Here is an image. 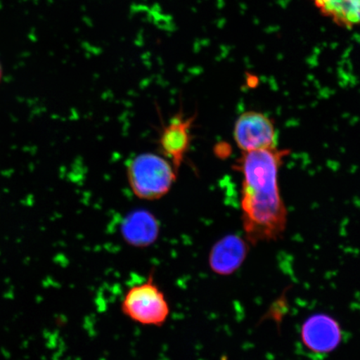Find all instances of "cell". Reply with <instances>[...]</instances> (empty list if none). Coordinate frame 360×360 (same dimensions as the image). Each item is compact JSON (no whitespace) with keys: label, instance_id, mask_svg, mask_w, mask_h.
Masks as SVG:
<instances>
[{"label":"cell","instance_id":"cell-1","mask_svg":"<svg viewBox=\"0 0 360 360\" xmlns=\"http://www.w3.org/2000/svg\"><path fill=\"white\" fill-rule=\"evenodd\" d=\"M289 150L268 148L243 152L235 168L242 174L243 229L250 245L280 240L285 232L288 211L278 173Z\"/></svg>","mask_w":360,"mask_h":360},{"label":"cell","instance_id":"cell-2","mask_svg":"<svg viewBox=\"0 0 360 360\" xmlns=\"http://www.w3.org/2000/svg\"><path fill=\"white\" fill-rule=\"evenodd\" d=\"M177 172L164 157L150 153L135 156L127 166L129 183L134 195L146 200L165 196L173 186Z\"/></svg>","mask_w":360,"mask_h":360},{"label":"cell","instance_id":"cell-3","mask_svg":"<svg viewBox=\"0 0 360 360\" xmlns=\"http://www.w3.org/2000/svg\"><path fill=\"white\" fill-rule=\"evenodd\" d=\"M126 316L143 326L160 327L167 321L170 309L153 274L146 281L129 288L121 303Z\"/></svg>","mask_w":360,"mask_h":360},{"label":"cell","instance_id":"cell-4","mask_svg":"<svg viewBox=\"0 0 360 360\" xmlns=\"http://www.w3.org/2000/svg\"><path fill=\"white\" fill-rule=\"evenodd\" d=\"M233 138L243 152L277 148V133L273 120L257 111H247L238 117Z\"/></svg>","mask_w":360,"mask_h":360},{"label":"cell","instance_id":"cell-5","mask_svg":"<svg viewBox=\"0 0 360 360\" xmlns=\"http://www.w3.org/2000/svg\"><path fill=\"white\" fill-rule=\"evenodd\" d=\"M195 121V115L184 116V112L179 111L162 128L159 138L160 152L177 171L190 150L192 126Z\"/></svg>","mask_w":360,"mask_h":360},{"label":"cell","instance_id":"cell-6","mask_svg":"<svg viewBox=\"0 0 360 360\" xmlns=\"http://www.w3.org/2000/svg\"><path fill=\"white\" fill-rule=\"evenodd\" d=\"M341 328L334 319L323 314L313 315L301 330V338L306 347L314 353H330L341 341Z\"/></svg>","mask_w":360,"mask_h":360},{"label":"cell","instance_id":"cell-7","mask_svg":"<svg viewBox=\"0 0 360 360\" xmlns=\"http://www.w3.org/2000/svg\"><path fill=\"white\" fill-rule=\"evenodd\" d=\"M250 244L244 238L231 235L216 243L211 250V269L220 276H229L241 266L249 253Z\"/></svg>","mask_w":360,"mask_h":360},{"label":"cell","instance_id":"cell-8","mask_svg":"<svg viewBox=\"0 0 360 360\" xmlns=\"http://www.w3.org/2000/svg\"><path fill=\"white\" fill-rule=\"evenodd\" d=\"M121 233L130 245L143 248L154 244L160 233V224L151 213L137 210L126 216Z\"/></svg>","mask_w":360,"mask_h":360},{"label":"cell","instance_id":"cell-9","mask_svg":"<svg viewBox=\"0 0 360 360\" xmlns=\"http://www.w3.org/2000/svg\"><path fill=\"white\" fill-rule=\"evenodd\" d=\"M336 25L350 29L360 25V0H311Z\"/></svg>","mask_w":360,"mask_h":360},{"label":"cell","instance_id":"cell-10","mask_svg":"<svg viewBox=\"0 0 360 360\" xmlns=\"http://www.w3.org/2000/svg\"><path fill=\"white\" fill-rule=\"evenodd\" d=\"M0 76H1V68H0Z\"/></svg>","mask_w":360,"mask_h":360}]
</instances>
